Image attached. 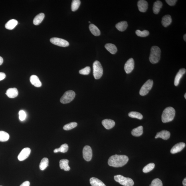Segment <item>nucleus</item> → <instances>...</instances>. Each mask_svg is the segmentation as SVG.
Returning <instances> with one entry per match:
<instances>
[{
  "label": "nucleus",
  "mask_w": 186,
  "mask_h": 186,
  "mask_svg": "<svg viewBox=\"0 0 186 186\" xmlns=\"http://www.w3.org/2000/svg\"><path fill=\"white\" fill-rule=\"evenodd\" d=\"M128 161V157L126 155H116L110 157L108 160V164L110 166L121 167L126 165Z\"/></svg>",
  "instance_id": "f257e3e1"
},
{
  "label": "nucleus",
  "mask_w": 186,
  "mask_h": 186,
  "mask_svg": "<svg viewBox=\"0 0 186 186\" xmlns=\"http://www.w3.org/2000/svg\"><path fill=\"white\" fill-rule=\"evenodd\" d=\"M175 111L172 107L166 108L162 115V121L164 123L169 122L172 121L175 118Z\"/></svg>",
  "instance_id": "f03ea898"
},
{
  "label": "nucleus",
  "mask_w": 186,
  "mask_h": 186,
  "mask_svg": "<svg viewBox=\"0 0 186 186\" xmlns=\"http://www.w3.org/2000/svg\"><path fill=\"white\" fill-rule=\"evenodd\" d=\"M161 51L160 48L157 46H153L151 49L149 60L151 63L155 64L158 62L160 59Z\"/></svg>",
  "instance_id": "7ed1b4c3"
},
{
  "label": "nucleus",
  "mask_w": 186,
  "mask_h": 186,
  "mask_svg": "<svg viewBox=\"0 0 186 186\" xmlns=\"http://www.w3.org/2000/svg\"><path fill=\"white\" fill-rule=\"evenodd\" d=\"M93 75L96 79H99L102 76L103 69L102 64L98 61L94 62L93 65Z\"/></svg>",
  "instance_id": "20e7f679"
},
{
  "label": "nucleus",
  "mask_w": 186,
  "mask_h": 186,
  "mask_svg": "<svg viewBox=\"0 0 186 186\" xmlns=\"http://www.w3.org/2000/svg\"><path fill=\"white\" fill-rule=\"evenodd\" d=\"M114 179L120 185L124 186H133L134 185V182L132 179L120 175H115Z\"/></svg>",
  "instance_id": "39448f33"
},
{
  "label": "nucleus",
  "mask_w": 186,
  "mask_h": 186,
  "mask_svg": "<svg viewBox=\"0 0 186 186\" xmlns=\"http://www.w3.org/2000/svg\"><path fill=\"white\" fill-rule=\"evenodd\" d=\"M75 93L72 90H69L64 93L60 99L61 102L63 104L70 103L74 99L75 97Z\"/></svg>",
  "instance_id": "423d86ee"
},
{
  "label": "nucleus",
  "mask_w": 186,
  "mask_h": 186,
  "mask_svg": "<svg viewBox=\"0 0 186 186\" xmlns=\"http://www.w3.org/2000/svg\"><path fill=\"white\" fill-rule=\"evenodd\" d=\"M153 82L152 80L149 79L143 85L140 91L139 94L141 96L146 95L152 87Z\"/></svg>",
  "instance_id": "0eeeda50"
},
{
  "label": "nucleus",
  "mask_w": 186,
  "mask_h": 186,
  "mask_svg": "<svg viewBox=\"0 0 186 186\" xmlns=\"http://www.w3.org/2000/svg\"><path fill=\"white\" fill-rule=\"evenodd\" d=\"M50 41L54 45L62 47H67L69 45V43L68 41L60 38H52L50 39Z\"/></svg>",
  "instance_id": "6e6552de"
},
{
  "label": "nucleus",
  "mask_w": 186,
  "mask_h": 186,
  "mask_svg": "<svg viewBox=\"0 0 186 186\" xmlns=\"http://www.w3.org/2000/svg\"><path fill=\"white\" fill-rule=\"evenodd\" d=\"M83 156L84 158L87 161H89L92 160V148L89 145H86L83 150Z\"/></svg>",
  "instance_id": "1a4fd4ad"
},
{
  "label": "nucleus",
  "mask_w": 186,
  "mask_h": 186,
  "mask_svg": "<svg viewBox=\"0 0 186 186\" xmlns=\"http://www.w3.org/2000/svg\"><path fill=\"white\" fill-rule=\"evenodd\" d=\"M134 62L132 58L129 59L125 64L124 69L127 74L130 73L134 69Z\"/></svg>",
  "instance_id": "9d476101"
},
{
  "label": "nucleus",
  "mask_w": 186,
  "mask_h": 186,
  "mask_svg": "<svg viewBox=\"0 0 186 186\" xmlns=\"http://www.w3.org/2000/svg\"><path fill=\"white\" fill-rule=\"evenodd\" d=\"M31 150L29 147H26L22 150L18 156V159L20 161H23L27 159L29 156Z\"/></svg>",
  "instance_id": "9b49d317"
},
{
  "label": "nucleus",
  "mask_w": 186,
  "mask_h": 186,
  "mask_svg": "<svg viewBox=\"0 0 186 186\" xmlns=\"http://www.w3.org/2000/svg\"><path fill=\"white\" fill-rule=\"evenodd\" d=\"M186 145L183 142L177 143L174 145L171 150V153L174 154L181 152L185 147Z\"/></svg>",
  "instance_id": "f8f14e48"
},
{
  "label": "nucleus",
  "mask_w": 186,
  "mask_h": 186,
  "mask_svg": "<svg viewBox=\"0 0 186 186\" xmlns=\"http://www.w3.org/2000/svg\"><path fill=\"white\" fill-rule=\"evenodd\" d=\"M139 11L142 13H145L148 9V3L145 0H140L137 4Z\"/></svg>",
  "instance_id": "ddd939ff"
},
{
  "label": "nucleus",
  "mask_w": 186,
  "mask_h": 186,
  "mask_svg": "<svg viewBox=\"0 0 186 186\" xmlns=\"http://www.w3.org/2000/svg\"><path fill=\"white\" fill-rule=\"evenodd\" d=\"M170 133L169 131L163 130L157 133L155 138H161L165 140L169 139L170 137Z\"/></svg>",
  "instance_id": "4468645a"
},
{
  "label": "nucleus",
  "mask_w": 186,
  "mask_h": 186,
  "mask_svg": "<svg viewBox=\"0 0 186 186\" xmlns=\"http://www.w3.org/2000/svg\"><path fill=\"white\" fill-rule=\"evenodd\" d=\"M186 72V70L185 68L181 69L178 72L175 80L174 84L176 86H178L179 84L180 80L181 78L184 74H185Z\"/></svg>",
  "instance_id": "2eb2a0df"
},
{
  "label": "nucleus",
  "mask_w": 186,
  "mask_h": 186,
  "mask_svg": "<svg viewBox=\"0 0 186 186\" xmlns=\"http://www.w3.org/2000/svg\"><path fill=\"white\" fill-rule=\"evenodd\" d=\"M102 123L104 128L108 130L113 128L115 125L114 121L109 119H104L102 121Z\"/></svg>",
  "instance_id": "dca6fc26"
},
{
  "label": "nucleus",
  "mask_w": 186,
  "mask_h": 186,
  "mask_svg": "<svg viewBox=\"0 0 186 186\" xmlns=\"http://www.w3.org/2000/svg\"><path fill=\"white\" fill-rule=\"evenodd\" d=\"M6 94L9 98H14L18 96L19 92L17 88H10L7 90Z\"/></svg>",
  "instance_id": "f3484780"
},
{
  "label": "nucleus",
  "mask_w": 186,
  "mask_h": 186,
  "mask_svg": "<svg viewBox=\"0 0 186 186\" xmlns=\"http://www.w3.org/2000/svg\"><path fill=\"white\" fill-rule=\"evenodd\" d=\"M30 80L31 84L36 87H40L42 86L41 82L37 76L35 75H32L30 77Z\"/></svg>",
  "instance_id": "a211bd4d"
},
{
  "label": "nucleus",
  "mask_w": 186,
  "mask_h": 186,
  "mask_svg": "<svg viewBox=\"0 0 186 186\" xmlns=\"http://www.w3.org/2000/svg\"><path fill=\"white\" fill-rule=\"evenodd\" d=\"M172 19L170 15H167L164 16L162 19V24L165 27H167L171 24Z\"/></svg>",
  "instance_id": "6ab92c4d"
},
{
  "label": "nucleus",
  "mask_w": 186,
  "mask_h": 186,
  "mask_svg": "<svg viewBox=\"0 0 186 186\" xmlns=\"http://www.w3.org/2000/svg\"><path fill=\"white\" fill-rule=\"evenodd\" d=\"M69 162L67 159H64L60 160L59 162L60 169H63L65 171H69L70 168L68 165Z\"/></svg>",
  "instance_id": "aec40b11"
},
{
  "label": "nucleus",
  "mask_w": 186,
  "mask_h": 186,
  "mask_svg": "<svg viewBox=\"0 0 186 186\" xmlns=\"http://www.w3.org/2000/svg\"><path fill=\"white\" fill-rule=\"evenodd\" d=\"M163 4L162 2L160 1H157L154 3L153 10L154 13L155 14H158L160 9L162 7Z\"/></svg>",
  "instance_id": "412c9836"
},
{
  "label": "nucleus",
  "mask_w": 186,
  "mask_h": 186,
  "mask_svg": "<svg viewBox=\"0 0 186 186\" xmlns=\"http://www.w3.org/2000/svg\"><path fill=\"white\" fill-rule=\"evenodd\" d=\"M90 182L92 186H106L102 181L96 177L91 178Z\"/></svg>",
  "instance_id": "4be33fe9"
},
{
  "label": "nucleus",
  "mask_w": 186,
  "mask_h": 186,
  "mask_svg": "<svg viewBox=\"0 0 186 186\" xmlns=\"http://www.w3.org/2000/svg\"><path fill=\"white\" fill-rule=\"evenodd\" d=\"M18 23L17 20L14 19L10 20L6 24L5 27L7 29L12 30L17 25Z\"/></svg>",
  "instance_id": "5701e85b"
},
{
  "label": "nucleus",
  "mask_w": 186,
  "mask_h": 186,
  "mask_svg": "<svg viewBox=\"0 0 186 186\" xmlns=\"http://www.w3.org/2000/svg\"><path fill=\"white\" fill-rule=\"evenodd\" d=\"M143 133V127L142 126H140L137 128L133 129L131 131V134L134 137H140Z\"/></svg>",
  "instance_id": "b1692460"
},
{
  "label": "nucleus",
  "mask_w": 186,
  "mask_h": 186,
  "mask_svg": "<svg viewBox=\"0 0 186 186\" xmlns=\"http://www.w3.org/2000/svg\"><path fill=\"white\" fill-rule=\"evenodd\" d=\"M128 25L127 22L126 21H122L117 23L116 27L117 29L120 31H125L128 27Z\"/></svg>",
  "instance_id": "393cba45"
},
{
  "label": "nucleus",
  "mask_w": 186,
  "mask_h": 186,
  "mask_svg": "<svg viewBox=\"0 0 186 186\" xmlns=\"http://www.w3.org/2000/svg\"><path fill=\"white\" fill-rule=\"evenodd\" d=\"M105 47L108 51L112 54H116L118 50L116 46L112 44H106L105 46Z\"/></svg>",
  "instance_id": "a878e982"
},
{
  "label": "nucleus",
  "mask_w": 186,
  "mask_h": 186,
  "mask_svg": "<svg viewBox=\"0 0 186 186\" xmlns=\"http://www.w3.org/2000/svg\"><path fill=\"white\" fill-rule=\"evenodd\" d=\"M89 28L93 35L96 36L100 35L101 33L100 30L94 24H90L89 26Z\"/></svg>",
  "instance_id": "bb28decb"
},
{
  "label": "nucleus",
  "mask_w": 186,
  "mask_h": 186,
  "mask_svg": "<svg viewBox=\"0 0 186 186\" xmlns=\"http://www.w3.org/2000/svg\"><path fill=\"white\" fill-rule=\"evenodd\" d=\"M45 16L43 13H40L36 16L33 21V23L35 25H38L41 23Z\"/></svg>",
  "instance_id": "cd10ccee"
},
{
  "label": "nucleus",
  "mask_w": 186,
  "mask_h": 186,
  "mask_svg": "<svg viewBox=\"0 0 186 186\" xmlns=\"http://www.w3.org/2000/svg\"><path fill=\"white\" fill-rule=\"evenodd\" d=\"M49 160L47 158L44 157L42 159L39 165V168L40 170L43 171L45 170L48 166Z\"/></svg>",
  "instance_id": "c85d7f7f"
},
{
  "label": "nucleus",
  "mask_w": 186,
  "mask_h": 186,
  "mask_svg": "<svg viewBox=\"0 0 186 186\" xmlns=\"http://www.w3.org/2000/svg\"><path fill=\"white\" fill-rule=\"evenodd\" d=\"M69 147L67 144H64L61 146L59 148L56 149L54 150V152L55 153L60 152L62 153H66L67 152L68 150Z\"/></svg>",
  "instance_id": "c756f323"
},
{
  "label": "nucleus",
  "mask_w": 186,
  "mask_h": 186,
  "mask_svg": "<svg viewBox=\"0 0 186 186\" xmlns=\"http://www.w3.org/2000/svg\"><path fill=\"white\" fill-rule=\"evenodd\" d=\"M9 135L5 131H0V142H6L9 140Z\"/></svg>",
  "instance_id": "7c9ffc66"
},
{
  "label": "nucleus",
  "mask_w": 186,
  "mask_h": 186,
  "mask_svg": "<svg viewBox=\"0 0 186 186\" xmlns=\"http://www.w3.org/2000/svg\"><path fill=\"white\" fill-rule=\"evenodd\" d=\"M128 115L131 118H137L139 119V120H141L143 118L142 115L140 113L137 112H131L129 113Z\"/></svg>",
  "instance_id": "2f4dec72"
},
{
  "label": "nucleus",
  "mask_w": 186,
  "mask_h": 186,
  "mask_svg": "<svg viewBox=\"0 0 186 186\" xmlns=\"http://www.w3.org/2000/svg\"><path fill=\"white\" fill-rule=\"evenodd\" d=\"M81 4L79 0H74L72 1V11H75L77 10L79 8Z\"/></svg>",
  "instance_id": "473e14b6"
},
{
  "label": "nucleus",
  "mask_w": 186,
  "mask_h": 186,
  "mask_svg": "<svg viewBox=\"0 0 186 186\" xmlns=\"http://www.w3.org/2000/svg\"><path fill=\"white\" fill-rule=\"evenodd\" d=\"M155 166V165L154 163H149L143 168V172L145 173H148L152 170L154 168Z\"/></svg>",
  "instance_id": "72a5a7b5"
},
{
  "label": "nucleus",
  "mask_w": 186,
  "mask_h": 186,
  "mask_svg": "<svg viewBox=\"0 0 186 186\" xmlns=\"http://www.w3.org/2000/svg\"><path fill=\"white\" fill-rule=\"evenodd\" d=\"M77 126V123L76 122H71L64 125L63 129L65 130H69L74 129Z\"/></svg>",
  "instance_id": "f704fd0d"
},
{
  "label": "nucleus",
  "mask_w": 186,
  "mask_h": 186,
  "mask_svg": "<svg viewBox=\"0 0 186 186\" xmlns=\"http://www.w3.org/2000/svg\"><path fill=\"white\" fill-rule=\"evenodd\" d=\"M136 35L141 37H146L149 35V32L147 30H144L141 31L140 30H137L135 31Z\"/></svg>",
  "instance_id": "c9c22d12"
},
{
  "label": "nucleus",
  "mask_w": 186,
  "mask_h": 186,
  "mask_svg": "<svg viewBox=\"0 0 186 186\" xmlns=\"http://www.w3.org/2000/svg\"><path fill=\"white\" fill-rule=\"evenodd\" d=\"M150 186H163V184L161 180L157 178L154 179L151 182Z\"/></svg>",
  "instance_id": "e433bc0d"
},
{
  "label": "nucleus",
  "mask_w": 186,
  "mask_h": 186,
  "mask_svg": "<svg viewBox=\"0 0 186 186\" xmlns=\"http://www.w3.org/2000/svg\"><path fill=\"white\" fill-rule=\"evenodd\" d=\"M90 68L89 67H86L79 71V74L82 75H88L90 72Z\"/></svg>",
  "instance_id": "4c0bfd02"
},
{
  "label": "nucleus",
  "mask_w": 186,
  "mask_h": 186,
  "mask_svg": "<svg viewBox=\"0 0 186 186\" xmlns=\"http://www.w3.org/2000/svg\"><path fill=\"white\" fill-rule=\"evenodd\" d=\"M19 119L20 120L23 121L25 120L26 117V114L25 111L21 110L19 112Z\"/></svg>",
  "instance_id": "58836bf2"
},
{
  "label": "nucleus",
  "mask_w": 186,
  "mask_h": 186,
  "mask_svg": "<svg viewBox=\"0 0 186 186\" xmlns=\"http://www.w3.org/2000/svg\"><path fill=\"white\" fill-rule=\"evenodd\" d=\"M177 1L176 0H166L165 1L170 6L175 5Z\"/></svg>",
  "instance_id": "ea45409f"
},
{
  "label": "nucleus",
  "mask_w": 186,
  "mask_h": 186,
  "mask_svg": "<svg viewBox=\"0 0 186 186\" xmlns=\"http://www.w3.org/2000/svg\"><path fill=\"white\" fill-rule=\"evenodd\" d=\"M6 77V74L3 72H0V81L2 80Z\"/></svg>",
  "instance_id": "a19ab883"
},
{
  "label": "nucleus",
  "mask_w": 186,
  "mask_h": 186,
  "mask_svg": "<svg viewBox=\"0 0 186 186\" xmlns=\"http://www.w3.org/2000/svg\"><path fill=\"white\" fill-rule=\"evenodd\" d=\"M30 185V182L28 181L24 182L20 186H29Z\"/></svg>",
  "instance_id": "79ce46f5"
},
{
  "label": "nucleus",
  "mask_w": 186,
  "mask_h": 186,
  "mask_svg": "<svg viewBox=\"0 0 186 186\" xmlns=\"http://www.w3.org/2000/svg\"><path fill=\"white\" fill-rule=\"evenodd\" d=\"M3 59L0 56V66L3 64Z\"/></svg>",
  "instance_id": "37998d69"
},
{
  "label": "nucleus",
  "mask_w": 186,
  "mask_h": 186,
  "mask_svg": "<svg viewBox=\"0 0 186 186\" xmlns=\"http://www.w3.org/2000/svg\"><path fill=\"white\" fill-rule=\"evenodd\" d=\"M183 185L184 186H186V178L184 179L183 181Z\"/></svg>",
  "instance_id": "c03bdc74"
},
{
  "label": "nucleus",
  "mask_w": 186,
  "mask_h": 186,
  "mask_svg": "<svg viewBox=\"0 0 186 186\" xmlns=\"http://www.w3.org/2000/svg\"><path fill=\"white\" fill-rule=\"evenodd\" d=\"M183 39H184V40H185V41H186V34H185V35H184Z\"/></svg>",
  "instance_id": "a18cd8bd"
},
{
  "label": "nucleus",
  "mask_w": 186,
  "mask_h": 186,
  "mask_svg": "<svg viewBox=\"0 0 186 186\" xmlns=\"http://www.w3.org/2000/svg\"><path fill=\"white\" fill-rule=\"evenodd\" d=\"M184 97H185V99H186V94L185 93V96H184Z\"/></svg>",
  "instance_id": "49530a36"
},
{
  "label": "nucleus",
  "mask_w": 186,
  "mask_h": 186,
  "mask_svg": "<svg viewBox=\"0 0 186 186\" xmlns=\"http://www.w3.org/2000/svg\"><path fill=\"white\" fill-rule=\"evenodd\" d=\"M89 23H90L91 22L90 21H89Z\"/></svg>",
  "instance_id": "de8ad7c7"
},
{
  "label": "nucleus",
  "mask_w": 186,
  "mask_h": 186,
  "mask_svg": "<svg viewBox=\"0 0 186 186\" xmlns=\"http://www.w3.org/2000/svg\"></svg>",
  "instance_id": "09e8293b"
}]
</instances>
